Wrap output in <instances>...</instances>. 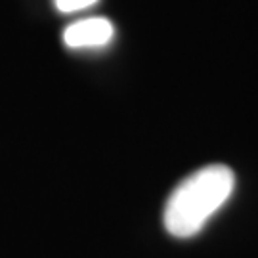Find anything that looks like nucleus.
<instances>
[{
    "instance_id": "f257e3e1",
    "label": "nucleus",
    "mask_w": 258,
    "mask_h": 258,
    "mask_svg": "<svg viewBox=\"0 0 258 258\" xmlns=\"http://www.w3.org/2000/svg\"><path fill=\"white\" fill-rule=\"evenodd\" d=\"M235 174L226 165H209L182 180L168 195L163 212L165 230L178 239L194 237L233 194Z\"/></svg>"
},
{
    "instance_id": "f03ea898",
    "label": "nucleus",
    "mask_w": 258,
    "mask_h": 258,
    "mask_svg": "<svg viewBox=\"0 0 258 258\" xmlns=\"http://www.w3.org/2000/svg\"><path fill=\"white\" fill-rule=\"evenodd\" d=\"M115 35V27L107 18H86L71 23L63 31L65 46L81 48H102L109 44Z\"/></svg>"
},
{
    "instance_id": "7ed1b4c3",
    "label": "nucleus",
    "mask_w": 258,
    "mask_h": 258,
    "mask_svg": "<svg viewBox=\"0 0 258 258\" xmlns=\"http://www.w3.org/2000/svg\"><path fill=\"white\" fill-rule=\"evenodd\" d=\"M98 0H54V6L57 12L61 14H73V12H81L94 6Z\"/></svg>"
}]
</instances>
